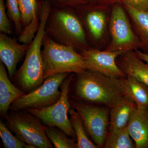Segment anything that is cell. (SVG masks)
Listing matches in <instances>:
<instances>
[{
  "instance_id": "f546056e",
  "label": "cell",
  "mask_w": 148,
  "mask_h": 148,
  "mask_svg": "<svg viewBox=\"0 0 148 148\" xmlns=\"http://www.w3.org/2000/svg\"><path fill=\"white\" fill-rule=\"evenodd\" d=\"M90 1H94V0H90Z\"/></svg>"
},
{
  "instance_id": "9c48e42d",
  "label": "cell",
  "mask_w": 148,
  "mask_h": 148,
  "mask_svg": "<svg viewBox=\"0 0 148 148\" xmlns=\"http://www.w3.org/2000/svg\"><path fill=\"white\" fill-rule=\"evenodd\" d=\"M112 42L107 50L124 53L136 49L142 45L132 31L125 12L121 6L113 8L110 22Z\"/></svg>"
},
{
  "instance_id": "30bf717a",
  "label": "cell",
  "mask_w": 148,
  "mask_h": 148,
  "mask_svg": "<svg viewBox=\"0 0 148 148\" xmlns=\"http://www.w3.org/2000/svg\"><path fill=\"white\" fill-rule=\"evenodd\" d=\"M80 53L84 58L87 70L113 77L121 78L126 77L116 62L117 57L124 53L123 51H101L88 48L81 51Z\"/></svg>"
},
{
  "instance_id": "4fadbf2b",
  "label": "cell",
  "mask_w": 148,
  "mask_h": 148,
  "mask_svg": "<svg viewBox=\"0 0 148 148\" xmlns=\"http://www.w3.org/2000/svg\"><path fill=\"white\" fill-rule=\"evenodd\" d=\"M137 109L136 103L125 94L119 103L110 108V131L127 127L130 120Z\"/></svg>"
},
{
  "instance_id": "ba28073f",
  "label": "cell",
  "mask_w": 148,
  "mask_h": 148,
  "mask_svg": "<svg viewBox=\"0 0 148 148\" xmlns=\"http://www.w3.org/2000/svg\"><path fill=\"white\" fill-rule=\"evenodd\" d=\"M69 101L79 114L86 132L94 143L98 148H104L108 133L110 108L73 98H69Z\"/></svg>"
},
{
  "instance_id": "4316f807",
  "label": "cell",
  "mask_w": 148,
  "mask_h": 148,
  "mask_svg": "<svg viewBox=\"0 0 148 148\" xmlns=\"http://www.w3.org/2000/svg\"><path fill=\"white\" fill-rule=\"evenodd\" d=\"M125 5L137 10L148 12V0H123Z\"/></svg>"
},
{
  "instance_id": "3957f363",
  "label": "cell",
  "mask_w": 148,
  "mask_h": 148,
  "mask_svg": "<svg viewBox=\"0 0 148 148\" xmlns=\"http://www.w3.org/2000/svg\"><path fill=\"white\" fill-rule=\"evenodd\" d=\"M72 8L52 7L46 24L45 35L60 44L81 51L87 49L84 28Z\"/></svg>"
},
{
  "instance_id": "44dd1931",
  "label": "cell",
  "mask_w": 148,
  "mask_h": 148,
  "mask_svg": "<svg viewBox=\"0 0 148 148\" xmlns=\"http://www.w3.org/2000/svg\"><path fill=\"white\" fill-rule=\"evenodd\" d=\"M85 19L88 29L93 38L95 40L100 39L106 27L105 14L99 11H91L87 14Z\"/></svg>"
},
{
  "instance_id": "7c38bea8",
  "label": "cell",
  "mask_w": 148,
  "mask_h": 148,
  "mask_svg": "<svg viewBox=\"0 0 148 148\" xmlns=\"http://www.w3.org/2000/svg\"><path fill=\"white\" fill-rule=\"evenodd\" d=\"M127 127L136 148H148V109L138 108Z\"/></svg>"
},
{
  "instance_id": "8992f818",
  "label": "cell",
  "mask_w": 148,
  "mask_h": 148,
  "mask_svg": "<svg viewBox=\"0 0 148 148\" xmlns=\"http://www.w3.org/2000/svg\"><path fill=\"white\" fill-rule=\"evenodd\" d=\"M74 74L71 73L63 81L60 86L61 97L55 104L44 108L25 110L38 118L44 125L58 127L76 140V136L69 116V110L72 107L69 101L70 86Z\"/></svg>"
},
{
  "instance_id": "5b68a950",
  "label": "cell",
  "mask_w": 148,
  "mask_h": 148,
  "mask_svg": "<svg viewBox=\"0 0 148 148\" xmlns=\"http://www.w3.org/2000/svg\"><path fill=\"white\" fill-rule=\"evenodd\" d=\"M8 129L22 142L34 148L54 147L40 120L25 110H10L4 118Z\"/></svg>"
},
{
  "instance_id": "52a82bcc",
  "label": "cell",
  "mask_w": 148,
  "mask_h": 148,
  "mask_svg": "<svg viewBox=\"0 0 148 148\" xmlns=\"http://www.w3.org/2000/svg\"><path fill=\"white\" fill-rule=\"evenodd\" d=\"M70 73H62L46 78L39 87L14 100L11 104L9 110L44 108L55 104L61 97V85Z\"/></svg>"
},
{
  "instance_id": "d4e9b609",
  "label": "cell",
  "mask_w": 148,
  "mask_h": 148,
  "mask_svg": "<svg viewBox=\"0 0 148 148\" xmlns=\"http://www.w3.org/2000/svg\"><path fill=\"white\" fill-rule=\"evenodd\" d=\"M4 1L0 0V32L10 35L12 34V29Z\"/></svg>"
},
{
  "instance_id": "ffe728a7",
  "label": "cell",
  "mask_w": 148,
  "mask_h": 148,
  "mask_svg": "<svg viewBox=\"0 0 148 148\" xmlns=\"http://www.w3.org/2000/svg\"><path fill=\"white\" fill-rule=\"evenodd\" d=\"M46 134L55 148H77L75 140L58 127L45 125Z\"/></svg>"
},
{
  "instance_id": "6da1fadb",
  "label": "cell",
  "mask_w": 148,
  "mask_h": 148,
  "mask_svg": "<svg viewBox=\"0 0 148 148\" xmlns=\"http://www.w3.org/2000/svg\"><path fill=\"white\" fill-rule=\"evenodd\" d=\"M75 74L70 86L73 99L111 108L125 95L120 78L88 70Z\"/></svg>"
},
{
  "instance_id": "603a6c76",
  "label": "cell",
  "mask_w": 148,
  "mask_h": 148,
  "mask_svg": "<svg viewBox=\"0 0 148 148\" xmlns=\"http://www.w3.org/2000/svg\"><path fill=\"white\" fill-rule=\"evenodd\" d=\"M0 136L5 148H34L14 136L1 120L0 121Z\"/></svg>"
},
{
  "instance_id": "277c9868",
  "label": "cell",
  "mask_w": 148,
  "mask_h": 148,
  "mask_svg": "<svg viewBox=\"0 0 148 148\" xmlns=\"http://www.w3.org/2000/svg\"><path fill=\"white\" fill-rule=\"evenodd\" d=\"M41 54L45 79L56 74H79L87 70L81 53L73 48L56 42L46 35L43 40Z\"/></svg>"
},
{
  "instance_id": "5bb4252c",
  "label": "cell",
  "mask_w": 148,
  "mask_h": 148,
  "mask_svg": "<svg viewBox=\"0 0 148 148\" xmlns=\"http://www.w3.org/2000/svg\"><path fill=\"white\" fill-rule=\"evenodd\" d=\"M3 62L0 63V114L4 119L11 104L25 93L12 83Z\"/></svg>"
},
{
  "instance_id": "8fae6325",
  "label": "cell",
  "mask_w": 148,
  "mask_h": 148,
  "mask_svg": "<svg viewBox=\"0 0 148 148\" xmlns=\"http://www.w3.org/2000/svg\"><path fill=\"white\" fill-rule=\"evenodd\" d=\"M19 43L8 35L3 33L0 35L1 61L6 67L11 81L17 72V64L26 55L30 45Z\"/></svg>"
},
{
  "instance_id": "cb8c5ba5",
  "label": "cell",
  "mask_w": 148,
  "mask_h": 148,
  "mask_svg": "<svg viewBox=\"0 0 148 148\" xmlns=\"http://www.w3.org/2000/svg\"><path fill=\"white\" fill-rule=\"evenodd\" d=\"M5 5L9 18L14 23L15 34L18 36L23 32V27L17 0H6Z\"/></svg>"
},
{
  "instance_id": "7a4b0ae2",
  "label": "cell",
  "mask_w": 148,
  "mask_h": 148,
  "mask_svg": "<svg viewBox=\"0 0 148 148\" xmlns=\"http://www.w3.org/2000/svg\"><path fill=\"white\" fill-rule=\"evenodd\" d=\"M52 6L48 0L38 3L40 24L36 36L29 45L24 63L12 80L13 84L26 93L39 87L44 81L41 48L45 35V26Z\"/></svg>"
},
{
  "instance_id": "83f0119b",
  "label": "cell",
  "mask_w": 148,
  "mask_h": 148,
  "mask_svg": "<svg viewBox=\"0 0 148 148\" xmlns=\"http://www.w3.org/2000/svg\"><path fill=\"white\" fill-rule=\"evenodd\" d=\"M135 52L140 59L145 62L148 65V53H145L138 50L135 51Z\"/></svg>"
},
{
  "instance_id": "f1b7e54d",
  "label": "cell",
  "mask_w": 148,
  "mask_h": 148,
  "mask_svg": "<svg viewBox=\"0 0 148 148\" xmlns=\"http://www.w3.org/2000/svg\"><path fill=\"white\" fill-rule=\"evenodd\" d=\"M33 4L36 9H38V3L39 0H31Z\"/></svg>"
},
{
  "instance_id": "9a60e30c",
  "label": "cell",
  "mask_w": 148,
  "mask_h": 148,
  "mask_svg": "<svg viewBox=\"0 0 148 148\" xmlns=\"http://www.w3.org/2000/svg\"><path fill=\"white\" fill-rule=\"evenodd\" d=\"M119 68L126 76L135 77L148 86V65L133 51L122 54Z\"/></svg>"
},
{
  "instance_id": "ac0fdd59",
  "label": "cell",
  "mask_w": 148,
  "mask_h": 148,
  "mask_svg": "<svg viewBox=\"0 0 148 148\" xmlns=\"http://www.w3.org/2000/svg\"><path fill=\"white\" fill-rule=\"evenodd\" d=\"M125 9L135 24L142 45L148 49V12L137 10L125 5Z\"/></svg>"
},
{
  "instance_id": "e0dca14e",
  "label": "cell",
  "mask_w": 148,
  "mask_h": 148,
  "mask_svg": "<svg viewBox=\"0 0 148 148\" xmlns=\"http://www.w3.org/2000/svg\"><path fill=\"white\" fill-rule=\"evenodd\" d=\"M69 115L76 136L77 148H99L88 137L82 119L79 114L73 107L69 110Z\"/></svg>"
},
{
  "instance_id": "7402d4cb",
  "label": "cell",
  "mask_w": 148,
  "mask_h": 148,
  "mask_svg": "<svg viewBox=\"0 0 148 148\" xmlns=\"http://www.w3.org/2000/svg\"><path fill=\"white\" fill-rule=\"evenodd\" d=\"M22 20L23 30L32 21L39 20L38 10L35 8L31 0H17Z\"/></svg>"
},
{
  "instance_id": "484cf974",
  "label": "cell",
  "mask_w": 148,
  "mask_h": 148,
  "mask_svg": "<svg viewBox=\"0 0 148 148\" xmlns=\"http://www.w3.org/2000/svg\"><path fill=\"white\" fill-rule=\"evenodd\" d=\"M52 7L58 8H73L84 5L86 0H49Z\"/></svg>"
},
{
  "instance_id": "2e32d148",
  "label": "cell",
  "mask_w": 148,
  "mask_h": 148,
  "mask_svg": "<svg viewBox=\"0 0 148 148\" xmlns=\"http://www.w3.org/2000/svg\"><path fill=\"white\" fill-rule=\"evenodd\" d=\"M125 94L137 104L138 108L148 109V86L133 77L120 78Z\"/></svg>"
},
{
  "instance_id": "d6986e66",
  "label": "cell",
  "mask_w": 148,
  "mask_h": 148,
  "mask_svg": "<svg viewBox=\"0 0 148 148\" xmlns=\"http://www.w3.org/2000/svg\"><path fill=\"white\" fill-rule=\"evenodd\" d=\"M127 127L117 130L110 131L106 137L104 148H134Z\"/></svg>"
}]
</instances>
